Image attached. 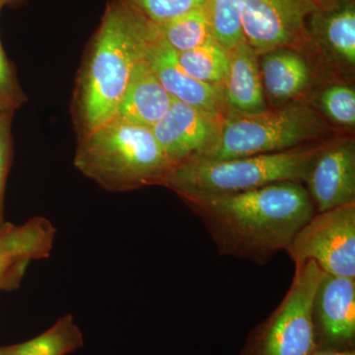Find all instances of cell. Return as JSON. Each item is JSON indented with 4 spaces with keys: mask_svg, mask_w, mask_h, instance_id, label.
I'll list each match as a JSON object with an SVG mask.
<instances>
[{
    "mask_svg": "<svg viewBox=\"0 0 355 355\" xmlns=\"http://www.w3.org/2000/svg\"><path fill=\"white\" fill-rule=\"evenodd\" d=\"M173 100L144 58L133 69L116 116L153 128L167 114Z\"/></svg>",
    "mask_w": 355,
    "mask_h": 355,
    "instance_id": "15",
    "label": "cell"
},
{
    "mask_svg": "<svg viewBox=\"0 0 355 355\" xmlns=\"http://www.w3.org/2000/svg\"><path fill=\"white\" fill-rule=\"evenodd\" d=\"M313 23L320 40L343 64H355V8L345 2L330 12H317Z\"/></svg>",
    "mask_w": 355,
    "mask_h": 355,
    "instance_id": "17",
    "label": "cell"
},
{
    "mask_svg": "<svg viewBox=\"0 0 355 355\" xmlns=\"http://www.w3.org/2000/svg\"><path fill=\"white\" fill-rule=\"evenodd\" d=\"M312 355H355V349H352V350L318 349Z\"/></svg>",
    "mask_w": 355,
    "mask_h": 355,
    "instance_id": "27",
    "label": "cell"
},
{
    "mask_svg": "<svg viewBox=\"0 0 355 355\" xmlns=\"http://www.w3.org/2000/svg\"><path fill=\"white\" fill-rule=\"evenodd\" d=\"M146 60L173 99L214 113L225 114L227 106L222 86L200 83L189 76L180 64L177 51L159 36L153 23Z\"/></svg>",
    "mask_w": 355,
    "mask_h": 355,
    "instance_id": "13",
    "label": "cell"
},
{
    "mask_svg": "<svg viewBox=\"0 0 355 355\" xmlns=\"http://www.w3.org/2000/svg\"><path fill=\"white\" fill-rule=\"evenodd\" d=\"M205 11L212 37L227 51L245 40L242 26V0H207Z\"/></svg>",
    "mask_w": 355,
    "mask_h": 355,
    "instance_id": "21",
    "label": "cell"
},
{
    "mask_svg": "<svg viewBox=\"0 0 355 355\" xmlns=\"http://www.w3.org/2000/svg\"><path fill=\"white\" fill-rule=\"evenodd\" d=\"M328 133L327 121L300 103L254 114L229 111L214 144L195 157L224 160L282 153L315 144Z\"/></svg>",
    "mask_w": 355,
    "mask_h": 355,
    "instance_id": "5",
    "label": "cell"
},
{
    "mask_svg": "<svg viewBox=\"0 0 355 355\" xmlns=\"http://www.w3.org/2000/svg\"><path fill=\"white\" fill-rule=\"evenodd\" d=\"M155 25L164 24L205 6L207 0H125Z\"/></svg>",
    "mask_w": 355,
    "mask_h": 355,
    "instance_id": "23",
    "label": "cell"
},
{
    "mask_svg": "<svg viewBox=\"0 0 355 355\" xmlns=\"http://www.w3.org/2000/svg\"><path fill=\"white\" fill-rule=\"evenodd\" d=\"M184 71L200 83L223 85L228 73V51L214 37L193 50L177 53Z\"/></svg>",
    "mask_w": 355,
    "mask_h": 355,
    "instance_id": "19",
    "label": "cell"
},
{
    "mask_svg": "<svg viewBox=\"0 0 355 355\" xmlns=\"http://www.w3.org/2000/svg\"><path fill=\"white\" fill-rule=\"evenodd\" d=\"M324 270L314 261L295 266L288 291L248 336L240 355H312L318 350L313 300Z\"/></svg>",
    "mask_w": 355,
    "mask_h": 355,
    "instance_id": "6",
    "label": "cell"
},
{
    "mask_svg": "<svg viewBox=\"0 0 355 355\" xmlns=\"http://www.w3.org/2000/svg\"><path fill=\"white\" fill-rule=\"evenodd\" d=\"M228 55V73L222 85L227 109L241 114L263 111L266 103L258 53L244 41Z\"/></svg>",
    "mask_w": 355,
    "mask_h": 355,
    "instance_id": "14",
    "label": "cell"
},
{
    "mask_svg": "<svg viewBox=\"0 0 355 355\" xmlns=\"http://www.w3.org/2000/svg\"><path fill=\"white\" fill-rule=\"evenodd\" d=\"M321 12H330L345 3V0H311Z\"/></svg>",
    "mask_w": 355,
    "mask_h": 355,
    "instance_id": "26",
    "label": "cell"
},
{
    "mask_svg": "<svg viewBox=\"0 0 355 355\" xmlns=\"http://www.w3.org/2000/svg\"><path fill=\"white\" fill-rule=\"evenodd\" d=\"M55 234L53 224L42 216L20 225L0 224V291L17 289L30 263L50 257Z\"/></svg>",
    "mask_w": 355,
    "mask_h": 355,
    "instance_id": "11",
    "label": "cell"
},
{
    "mask_svg": "<svg viewBox=\"0 0 355 355\" xmlns=\"http://www.w3.org/2000/svg\"><path fill=\"white\" fill-rule=\"evenodd\" d=\"M224 114L174 99L167 114L151 130L166 157L174 166L200 156L214 144Z\"/></svg>",
    "mask_w": 355,
    "mask_h": 355,
    "instance_id": "9",
    "label": "cell"
},
{
    "mask_svg": "<svg viewBox=\"0 0 355 355\" xmlns=\"http://www.w3.org/2000/svg\"><path fill=\"white\" fill-rule=\"evenodd\" d=\"M329 142L282 153L212 160L191 157L173 166L162 187L179 198L242 193L280 182H305L313 163Z\"/></svg>",
    "mask_w": 355,
    "mask_h": 355,
    "instance_id": "4",
    "label": "cell"
},
{
    "mask_svg": "<svg viewBox=\"0 0 355 355\" xmlns=\"http://www.w3.org/2000/svg\"><path fill=\"white\" fill-rule=\"evenodd\" d=\"M319 12L311 0H242L245 40L258 55L308 38L307 21Z\"/></svg>",
    "mask_w": 355,
    "mask_h": 355,
    "instance_id": "8",
    "label": "cell"
},
{
    "mask_svg": "<svg viewBox=\"0 0 355 355\" xmlns=\"http://www.w3.org/2000/svg\"><path fill=\"white\" fill-rule=\"evenodd\" d=\"M320 108L326 118L343 127L355 125V90L345 84L324 89L319 98Z\"/></svg>",
    "mask_w": 355,
    "mask_h": 355,
    "instance_id": "22",
    "label": "cell"
},
{
    "mask_svg": "<svg viewBox=\"0 0 355 355\" xmlns=\"http://www.w3.org/2000/svg\"><path fill=\"white\" fill-rule=\"evenodd\" d=\"M14 113H0V224L4 222V193L12 159L11 125Z\"/></svg>",
    "mask_w": 355,
    "mask_h": 355,
    "instance_id": "25",
    "label": "cell"
},
{
    "mask_svg": "<svg viewBox=\"0 0 355 355\" xmlns=\"http://www.w3.org/2000/svg\"><path fill=\"white\" fill-rule=\"evenodd\" d=\"M83 343V331L69 314L31 340L0 347V355H69Z\"/></svg>",
    "mask_w": 355,
    "mask_h": 355,
    "instance_id": "18",
    "label": "cell"
},
{
    "mask_svg": "<svg viewBox=\"0 0 355 355\" xmlns=\"http://www.w3.org/2000/svg\"><path fill=\"white\" fill-rule=\"evenodd\" d=\"M312 314L318 349H355V279L324 272Z\"/></svg>",
    "mask_w": 355,
    "mask_h": 355,
    "instance_id": "10",
    "label": "cell"
},
{
    "mask_svg": "<svg viewBox=\"0 0 355 355\" xmlns=\"http://www.w3.org/2000/svg\"><path fill=\"white\" fill-rule=\"evenodd\" d=\"M151 23L125 0H112L96 32L76 93L81 135L118 113L135 67L146 58Z\"/></svg>",
    "mask_w": 355,
    "mask_h": 355,
    "instance_id": "2",
    "label": "cell"
},
{
    "mask_svg": "<svg viewBox=\"0 0 355 355\" xmlns=\"http://www.w3.org/2000/svg\"><path fill=\"white\" fill-rule=\"evenodd\" d=\"M305 183L317 212L355 202V142H329L313 163Z\"/></svg>",
    "mask_w": 355,
    "mask_h": 355,
    "instance_id": "12",
    "label": "cell"
},
{
    "mask_svg": "<svg viewBox=\"0 0 355 355\" xmlns=\"http://www.w3.org/2000/svg\"><path fill=\"white\" fill-rule=\"evenodd\" d=\"M1 10L0 8V13ZM26 102L27 97L0 40V113H15Z\"/></svg>",
    "mask_w": 355,
    "mask_h": 355,
    "instance_id": "24",
    "label": "cell"
},
{
    "mask_svg": "<svg viewBox=\"0 0 355 355\" xmlns=\"http://www.w3.org/2000/svg\"><path fill=\"white\" fill-rule=\"evenodd\" d=\"M26 0H0V8L3 9L4 7H11L16 8L25 4Z\"/></svg>",
    "mask_w": 355,
    "mask_h": 355,
    "instance_id": "28",
    "label": "cell"
},
{
    "mask_svg": "<svg viewBox=\"0 0 355 355\" xmlns=\"http://www.w3.org/2000/svg\"><path fill=\"white\" fill-rule=\"evenodd\" d=\"M286 252L295 266L314 261L329 275L355 279V202L315 214Z\"/></svg>",
    "mask_w": 355,
    "mask_h": 355,
    "instance_id": "7",
    "label": "cell"
},
{
    "mask_svg": "<svg viewBox=\"0 0 355 355\" xmlns=\"http://www.w3.org/2000/svg\"><path fill=\"white\" fill-rule=\"evenodd\" d=\"M180 198L200 219L219 254L260 266L286 251L299 229L316 214L307 189L298 182Z\"/></svg>",
    "mask_w": 355,
    "mask_h": 355,
    "instance_id": "1",
    "label": "cell"
},
{
    "mask_svg": "<svg viewBox=\"0 0 355 355\" xmlns=\"http://www.w3.org/2000/svg\"><path fill=\"white\" fill-rule=\"evenodd\" d=\"M73 163L81 174L113 193L162 186L173 167L151 128L116 116L81 135Z\"/></svg>",
    "mask_w": 355,
    "mask_h": 355,
    "instance_id": "3",
    "label": "cell"
},
{
    "mask_svg": "<svg viewBox=\"0 0 355 355\" xmlns=\"http://www.w3.org/2000/svg\"><path fill=\"white\" fill-rule=\"evenodd\" d=\"M154 26L159 36L177 53L193 50L212 37L205 6L164 24Z\"/></svg>",
    "mask_w": 355,
    "mask_h": 355,
    "instance_id": "20",
    "label": "cell"
},
{
    "mask_svg": "<svg viewBox=\"0 0 355 355\" xmlns=\"http://www.w3.org/2000/svg\"><path fill=\"white\" fill-rule=\"evenodd\" d=\"M260 62L263 90L272 101L284 103L304 93L312 80L305 60L288 48L275 49L263 53Z\"/></svg>",
    "mask_w": 355,
    "mask_h": 355,
    "instance_id": "16",
    "label": "cell"
}]
</instances>
